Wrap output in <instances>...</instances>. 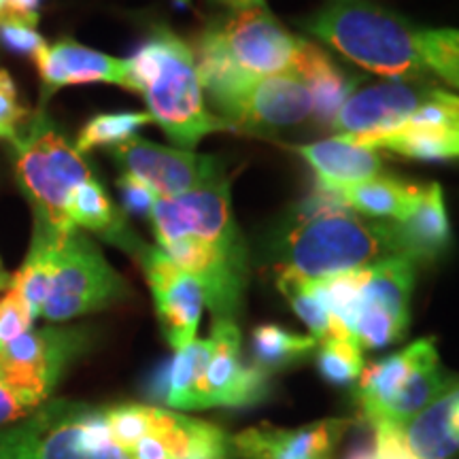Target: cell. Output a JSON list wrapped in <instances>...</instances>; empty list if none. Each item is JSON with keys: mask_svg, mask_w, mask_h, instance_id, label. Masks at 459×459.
Masks as SVG:
<instances>
[{"mask_svg": "<svg viewBox=\"0 0 459 459\" xmlns=\"http://www.w3.org/2000/svg\"><path fill=\"white\" fill-rule=\"evenodd\" d=\"M158 247L203 287L213 319L234 321L247 287V247L234 220L228 179L175 198H158L152 215Z\"/></svg>", "mask_w": 459, "mask_h": 459, "instance_id": "obj_1", "label": "cell"}, {"mask_svg": "<svg viewBox=\"0 0 459 459\" xmlns=\"http://www.w3.org/2000/svg\"><path fill=\"white\" fill-rule=\"evenodd\" d=\"M277 254L283 268L307 279L334 277L402 257L389 221L353 213L336 189L319 183L281 228Z\"/></svg>", "mask_w": 459, "mask_h": 459, "instance_id": "obj_2", "label": "cell"}, {"mask_svg": "<svg viewBox=\"0 0 459 459\" xmlns=\"http://www.w3.org/2000/svg\"><path fill=\"white\" fill-rule=\"evenodd\" d=\"M128 66L130 91L145 99L147 113L179 149L194 152L204 136L226 128L206 107L192 45L169 28L149 34Z\"/></svg>", "mask_w": 459, "mask_h": 459, "instance_id": "obj_3", "label": "cell"}, {"mask_svg": "<svg viewBox=\"0 0 459 459\" xmlns=\"http://www.w3.org/2000/svg\"><path fill=\"white\" fill-rule=\"evenodd\" d=\"M304 45V39L262 7L206 26L192 51L204 96H209L247 79L296 71Z\"/></svg>", "mask_w": 459, "mask_h": 459, "instance_id": "obj_4", "label": "cell"}, {"mask_svg": "<svg viewBox=\"0 0 459 459\" xmlns=\"http://www.w3.org/2000/svg\"><path fill=\"white\" fill-rule=\"evenodd\" d=\"M304 28L366 71L392 82H423L417 28L370 0H328Z\"/></svg>", "mask_w": 459, "mask_h": 459, "instance_id": "obj_5", "label": "cell"}, {"mask_svg": "<svg viewBox=\"0 0 459 459\" xmlns=\"http://www.w3.org/2000/svg\"><path fill=\"white\" fill-rule=\"evenodd\" d=\"M13 149L17 183L32 204V234L68 237L77 230L68 217V200L79 183L91 179L83 153L43 113L32 119L24 134H17Z\"/></svg>", "mask_w": 459, "mask_h": 459, "instance_id": "obj_6", "label": "cell"}, {"mask_svg": "<svg viewBox=\"0 0 459 459\" xmlns=\"http://www.w3.org/2000/svg\"><path fill=\"white\" fill-rule=\"evenodd\" d=\"M0 459H136L115 438L102 409L48 400L0 428Z\"/></svg>", "mask_w": 459, "mask_h": 459, "instance_id": "obj_7", "label": "cell"}, {"mask_svg": "<svg viewBox=\"0 0 459 459\" xmlns=\"http://www.w3.org/2000/svg\"><path fill=\"white\" fill-rule=\"evenodd\" d=\"M37 237V234H34ZM48 238V237H43ZM51 281L41 317L62 324L126 300L128 283L83 232L49 238Z\"/></svg>", "mask_w": 459, "mask_h": 459, "instance_id": "obj_8", "label": "cell"}, {"mask_svg": "<svg viewBox=\"0 0 459 459\" xmlns=\"http://www.w3.org/2000/svg\"><path fill=\"white\" fill-rule=\"evenodd\" d=\"M226 128L277 134L311 122V94L296 71L255 77L206 96Z\"/></svg>", "mask_w": 459, "mask_h": 459, "instance_id": "obj_9", "label": "cell"}, {"mask_svg": "<svg viewBox=\"0 0 459 459\" xmlns=\"http://www.w3.org/2000/svg\"><path fill=\"white\" fill-rule=\"evenodd\" d=\"M85 332L74 328L30 330L0 349V381L32 411L45 404L83 351Z\"/></svg>", "mask_w": 459, "mask_h": 459, "instance_id": "obj_10", "label": "cell"}, {"mask_svg": "<svg viewBox=\"0 0 459 459\" xmlns=\"http://www.w3.org/2000/svg\"><path fill=\"white\" fill-rule=\"evenodd\" d=\"M415 264L389 257L359 273V291L349 330L361 349H383L404 336L411 321Z\"/></svg>", "mask_w": 459, "mask_h": 459, "instance_id": "obj_11", "label": "cell"}, {"mask_svg": "<svg viewBox=\"0 0 459 459\" xmlns=\"http://www.w3.org/2000/svg\"><path fill=\"white\" fill-rule=\"evenodd\" d=\"M111 158L122 175L136 177L152 187L158 198H175L228 179L226 164L220 158L203 156L189 149L164 147L141 136L113 147Z\"/></svg>", "mask_w": 459, "mask_h": 459, "instance_id": "obj_12", "label": "cell"}, {"mask_svg": "<svg viewBox=\"0 0 459 459\" xmlns=\"http://www.w3.org/2000/svg\"><path fill=\"white\" fill-rule=\"evenodd\" d=\"M136 257L152 290L166 342L175 351H181L189 342L196 341L204 308L203 287L192 274L177 266L160 247L145 245Z\"/></svg>", "mask_w": 459, "mask_h": 459, "instance_id": "obj_13", "label": "cell"}, {"mask_svg": "<svg viewBox=\"0 0 459 459\" xmlns=\"http://www.w3.org/2000/svg\"><path fill=\"white\" fill-rule=\"evenodd\" d=\"M432 85L421 82H389L355 88L338 108L332 130L336 136L383 134L398 128L426 107Z\"/></svg>", "mask_w": 459, "mask_h": 459, "instance_id": "obj_14", "label": "cell"}, {"mask_svg": "<svg viewBox=\"0 0 459 459\" xmlns=\"http://www.w3.org/2000/svg\"><path fill=\"white\" fill-rule=\"evenodd\" d=\"M209 338L211 355L203 381L204 409L249 406L266 398V372L243 361L238 325L230 319H213Z\"/></svg>", "mask_w": 459, "mask_h": 459, "instance_id": "obj_15", "label": "cell"}, {"mask_svg": "<svg viewBox=\"0 0 459 459\" xmlns=\"http://www.w3.org/2000/svg\"><path fill=\"white\" fill-rule=\"evenodd\" d=\"M43 83V100L68 85L111 83L130 90L128 60L90 49L74 39L48 43L34 56Z\"/></svg>", "mask_w": 459, "mask_h": 459, "instance_id": "obj_16", "label": "cell"}, {"mask_svg": "<svg viewBox=\"0 0 459 459\" xmlns=\"http://www.w3.org/2000/svg\"><path fill=\"white\" fill-rule=\"evenodd\" d=\"M347 428L344 419H324L296 429L249 428L232 436V445L243 459H332Z\"/></svg>", "mask_w": 459, "mask_h": 459, "instance_id": "obj_17", "label": "cell"}, {"mask_svg": "<svg viewBox=\"0 0 459 459\" xmlns=\"http://www.w3.org/2000/svg\"><path fill=\"white\" fill-rule=\"evenodd\" d=\"M355 145L370 149H387L398 156L421 160V162H445V160H459V136L443 108L429 99L409 122L398 128L383 132V134H359L342 136Z\"/></svg>", "mask_w": 459, "mask_h": 459, "instance_id": "obj_18", "label": "cell"}, {"mask_svg": "<svg viewBox=\"0 0 459 459\" xmlns=\"http://www.w3.org/2000/svg\"><path fill=\"white\" fill-rule=\"evenodd\" d=\"M402 257L412 264H432L451 247V221L446 215L443 187L421 186L417 203L400 221H389Z\"/></svg>", "mask_w": 459, "mask_h": 459, "instance_id": "obj_19", "label": "cell"}, {"mask_svg": "<svg viewBox=\"0 0 459 459\" xmlns=\"http://www.w3.org/2000/svg\"><path fill=\"white\" fill-rule=\"evenodd\" d=\"M436 355L438 351H436V342L432 338H421L402 351L372 361L368 368H364L355 381V398H358L359 409L370 426L383 417V412L387 411L395 395L409 383L412 372L423 361L436 358Z\"/></svg>", "mask_w": 459, "mask_h": 459, "instance_id": "obj_20", "label": "cell"}, {"mask_svg": "<svg viewBox=\"0 0 459 459\" xmlns=\"http://www.w3.org/2000/svg\"><path fill=\"white\" fill-rule=\"evenodd\" d=\"M296 153L315 170L319 186L330 189L353 186L383 172V158L377 149L355 145L342 136L300 145Z\"/></svg>", "mask_w": 459, "mask_h": 459, "instance_id": "obj_21", "label": "cell"}, {"mask_svg": "<svg viewBox=\"0 0 459 459\" xmlns=\"http://www.w3.org/2000/svg\"><path fill=\"white\" fill-rule=\"evenodd\" d=\"M296 73L300 74L307 83L308 94H311V122L315 128H332L338 108L351 96L358 88L353 79H349L334 62L325 56L324 49L317 45H304V51L298 60Z\"/></svg>", "mask_w": 459, "mask_h": 459, "instance_id": "obj_22", "label": "cell"}, {"mask_svg": "<svg viewBox=\"0 0 459 459\" xmlns=\"http://www.w3.org/2000/svg\"><path fill=\"white\" fill-rule=\"evenodd\" d=\"M68 217H71L73 226L77 230H90V232L107 238L108 243L119 245L122 249L130 251L134 257L145 247L130 232L122 213L115 209L111 198L107 196L105 187L94 177L74 187L71 200H68Z\"/></svg>", "mask_w": 459, "mask_h": 459, "instance_id": "obj_23", "label": "cell"}, {"mask_svg": "<svg viewBox=\"0 0 459 459\" xmlns=\"http://www.w3.org/2000/svg\"><path fill=\"white\" fill-rule=\"evenodd\" d=\"M336 194L347 209L361 217L400 221L415 206L419 194H421V186L377 175L366 181L353 183V186L336 189Z\"/></svg>", "mask_w": 459, "mask_h": 459, "instance_id": "obj_24", "label": "cell"}, {"mask_svg": "<svg viewBox=\"0 0 459 459\" xmlns=\"http://www.w3.org/2000/svg\"><path fill=\"white\" fill-rule=\"evenodd\" d=\"M211 355V338L204 341H194L175 358L164 370L162 381H160L158 394L170 411H203V381L204 370L209 364Z\"/></svg>", "mask_w": 459, "mask_h": 459, "instance_id": "obj_25", "label": "cell"}, {"mask_svg": "<svg viewBox=\"0 0 459 459\" xmlns=\"http://www.w3.org/2000/svg\"><path fill=\"white\" fill-rule=\"evenodd\" d=\"M400 445L411 459H449L459 451L451 423V392L412 417L398 432Z\"/></svg>", "mask_w": 459, "mask_h": 459, "instance_id": "obj_26", "label": "cell"}, {"mask_svg": "<svg viewBox=\"0 0 459 459\" xmlns=\"http://www.w3.org/2000/svg\"><path fill=\"white\" fill-rule=\"evenodd\" d=\"M277 287L285 300L290 302V307L294 308V313L307 324V328L311 330V336L317 338L319 342L330 341V338H338V341H355V338L349 334V330H344L328 313V308L324 307L317 291H315L311 279L302 277V274L291 271V268H281L277 274Z\"/></svg>", "mask_w": 459, "mask_h": 459, "instance_id": "obj_27", "label": "cell"}, {"mask_svg": "<svg viewBox=\"0 0 459 459\" xmlns=\"http://www.w3.org/2000/svg\"><path fill=\"white\" fill-rule=\"evenodd\" d=\"M317 344L319 341L311 334H296V332L273 324L260 325L251 336L257 368H262L264 372L281 370L296 364V361L307 358Z\"/></svg>", "mask_w": 459, "mask_h": 459, "instance_id": "obj_28", "label": "cell"}, {"mask_svg": "<svg viewBox=\"0 0 459 459\" xmlns=\"http://www.w3.org/2000/svg\"><path fill=\"white\" fill-rule=\"evenodd\" d=\"M153 124L152 115L141 111L124 113H100L91 117L79 132L74 147L79 153L94 152V149H113L134 139L141 128Z\"/></svg>", "mask_w": 459, "mask_h": 459, "instance_id": "obj_29", "label": "cell"}, {"mask_svg": "<svg viewBox=\"0 0 459 459\" xmlns=\"http://www.w3.org/2000/svg\"><path fill=\"white\" fill-rule=\"evenodd\" d=\"M417 48L423 65L434 77L459 90V30L457 28H423L417 30Z\"/></svg>", "mask_w": 459, "mask_h": 459, "instance_id": "obj_30", "label": "cell"}, {"mask_svg": "<svg viewBox=\"0 0 459 459\" xmlns=\"http://www.w3.org/2000/svg\"><path fill=\"white\" fill-rule=\"evenodd\" d=\"M317 368L332 385H351L366 368L361 347L355 341H324L317 353Z\"/></svg>", "mask_w": 459, "mask_h": 459, "instance_id": "obj_31", "label": "cell"}, {"mask_svg": "<svg viewBox=\"0 0 459 459\" xmlns=\"http://www.w3.org/2000/svg\"><path fill=\"white\" fill-rule=\"evenodd\" d=\"M34 321L37 317L20 291L13 287L4 290V294L0 296V349L30 332Z\"/></svg>", "mask_w": 459, "mask_h": 459, "instance_id": "obj_32", "label": "cell"}, {"mask_svg": "<svg viewBox=\"0 0 459 459\" xmlns=\"http://www.w3.org/2000/svg\"><path fill=\"white\" fill-rule=\"evenodd\" d=\"M26 117L28 111L20 105L13 79L7 71H0V139L13 143Z\"/></svg>", "mask_w": 459, "mask_h": 459, "instance_id": "obj_33", "label": "cell"}, {"mask_svg": "<svg viewBox=\"0 0 459 459\" xmlns=\"http://www.w3.org/2000/svg\"><path fill=\"white\" fill-rule=\"evenodd\" d=\"M0 41L15 54L24 56H37L48 41L37 32V26L24 24V22L15 20H3L0 22Z\"/></svg>", "mask_w": 459, "mask_h": 459, "instance_id": "obj_34", "label": "cell"}, {"mask_svg": "<svg viewBox=\"0 0 459 459\" xmlns=\"http://www.w3.org/2000/svg\"><path fill=\"white\" fill-rule=\"evenodd\" d=\"M119 194H122V204L124 211L128 215L134 217H149L152 215L153 204H156V192L145 183L136 179V177L122 175L117 179Z\"/></svg>", "mask_w": 459, "mask_h": 459, "instance_id": "obj_35", "label": "cell"}, {"mask_svg": "<svg viewBox=\"0 0 459 459\" xmlns=\"http://www.w3.org/2000/svg\"><path fill=\"white\" fill-rule=\"evenodd\" d=\"M30 412H32L30 406L17 398L9 387L0 381V428L20 421V419L30 415Z\"/></svg>", "mask_w": 459, "mask_h": 459, "instance_id": "obj_36", "label": "cell"}, {"mask_svg": "<svg viewBox=\"0 0 459 459\" xmlns=\"http://www.w3.org/2000/svg\"><path fill=\"white\" fill-rule=\"evenodd\" d=\"M43 0H4V20L37 26Z\"/></svg>", "mask_w": 459, "mask_h": 459, "instance_id": "obj_37", "label": "cell"}, {"mask_svg": "<svg viewBox=\"0 0 459 459\" xmlns=\"http://www.w3.org/2000/svg\"><path fill=\"white\" fill-rule=\"evenodd\" d=\"M432 99H434L436 105L443 108L446 119H449L453 130H455V134L459 136V96L451 94V91L434 88L432 90Z\"/></svg>", "mask_w": 459, "mask_h": 459, "instance_id": "obj_38", "label": "cell"}, {"mask_svg": "<svg viewBox=\"0 0 459 459\" xmlns=\"http://www.w3.org/2000/svg\"><path fill=\"white\" fill-rule=\"evenodd\" d=\"M226 7H230L234 13H240V11H249V9H262L266 7L264 0H221Z\"/></svg>", "mask_w": 459, "mask_h": 459, "instance_id": "obj_39", "label": "cell"}, {"mask_svg": "<svg viewBox=\"0 0 459 459\" xmlns=\"http://www.w3.org/2000/svg\"><path fill=\"white\" fill-rule=\"evenodd\" d=\"M451 423L459 438V385L451 392Z\"/></svg>", "mask_w": 459, "mask_h": 459, "instance_id": "obj_40", "label": "cell"}, {"mask_svg": "<svg viewBox=\"0 0 459 459\" xmlns=\"http://www.w3.org/2000/svg\"><path fill=\"white\" fill-rule=\"evenodd\" d=\"M9 283H11V274L4 271L3 260H0V290H9Z\"/></svg>", "mask_w": 459, "mask_h": 459, "instance_id": "obj_41", "label": "cell"}, {"mask_svg": "<svg viewBox=\"0 0 459 459\" xmlns=\"http://www.w3.org/2000/svg\"><path fill=\"white\" fill-rule=\"evenodd\" d=\"M4 20V0H0V22Z\"/></svg>", "mask_w": 459, "mask_h": 459, "instance_id": "obj_42", "label": "cell"}, {"mask_svg": "<svg viewBox=\"0 0 459 459\" xmlns=\"http://www.w3.org/2000/svg\"><path fill=\"white\" fill-rule=\"evenodd\" d=\"M177 3H181V4H186V3H187V0H177Z\"/></svg>", "mask_w": 459, "mask_h": 459, "instance_id": "obj_43", "label": "cell"}]
</instances>
